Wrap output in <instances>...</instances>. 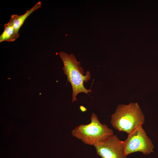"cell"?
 Masks as SVG:
<instances>
[{
  "label": "cell",
  "instance_id": "6da1fadb",
  "mask_svg": "<svg viewBox=\"0 0 158 158\" xmlns=\"http://www.w3.org/2000/svg\"><path fill=\"white\" fill-rule=\"evenodd\" d=\"M111 124L116 129L128 134L145 122V116L137 103L118 105L111 116Z\"/></svg>",
  "mask_w": 158,
  "mask_h": 158
},
{
  "label": "cell",
  "instance_id": "5b68a950",
  "mask_svg": "<svg viewBox=\"0 0 158 158\" xmlns=\"http://www.w3.org/2000/svg\"><path fill=\"white\" fill-rule=\"evenodd\" d=\"M94 146L97 154L102 158H126L124 152V141L115 135Z\"/></svg>",
  "mask_w": 158,
  "mask_h": 158
},
{
  "label": "cell",
  "instance_id": "277c9868",
  "mask_svg": "<svg viewBox=\"0 0 158 158\" xmlns=\"http://www.w3.org/2000/svg\"><path fill=\"white\" fill-rule=\"evenodd\" d=\"M142 126L139 125L128 134L124 141L125 156L137 152H141L145 155L153 152L154 146Z\"/></svg>",
  "mask_w": 158,
  "mask_h": 158
},
{
  "label": "cell",
  "instance_id": "7a4b0ae2",
  "mask_svg": "<svg viewBox=\"0 0 158 158\" xmlns=\"http://www.w3.org/2000/svg\"><path fill=\"white\" fill-rule=\"evenodd\" d=\"M59 54L64 64L62 70L67 76L68 81L70 83L72 87V102L77 100L76 96L80 93L88 94L89 92H92L91 88L86 89L84 85V82H87L90 78V72L87 71L84 75V71L80 66V62L77 61L73 54L69 55L64 51H61Z\"/></svg>",
  "mask_w": 158,
  "mask_h": 158
},
{
  "label": "cell",
  "instance_id": "8992f818",
  "mask_svg": "<svg viewBox=\"0 0 158 158\" xmlns=\"http://www.w3.org/2000/svg\"><path fill=\"white\" fill-rule=\"evenodd\" d=\"M41 5V1H39L32 8L27 10L24 14L21 15L14 14L11 16L10 19L12 21L14 29L17 32L19 33V29L27 18L36 10L40 8Z\"/></svg>",
  "mask_w": 158,
  "mask_h": 158
},
{
  "label": "cell",
  "instance_id": "3957f363",
  "mask_svg": "<svg viewBox=\"0 0 158 158\" xmlns=\"http://www.w3.org/2000/svg\"><path fill=\"white\" fill-rule=\"evenodd\" d=\"M90 119V123L80 125L73 130L72 136L85 144L94 146L114 135L112 130L106 124L101 123L94 113H92Z\"/></svg>",
  "mask_w": 158,
  "mask_h": 158
},
{
  "label": "cell",
  "instance_id": "52a82bcc",
  "mask_svg": "<svg viewBox=\"0 0 158 158\" xmlns=\"http://www.w3.org/2000/svg\"><path fill=\"white\" fill-rule=\"evenodd\" d=\"M19 33L15 30L12 21L10 19L9 22L4 25V31L0 36V42L14 41L19 37Z\"/></svg>",
  "mask_w": 158,
  "mask_h": 158
}]
</instances>
